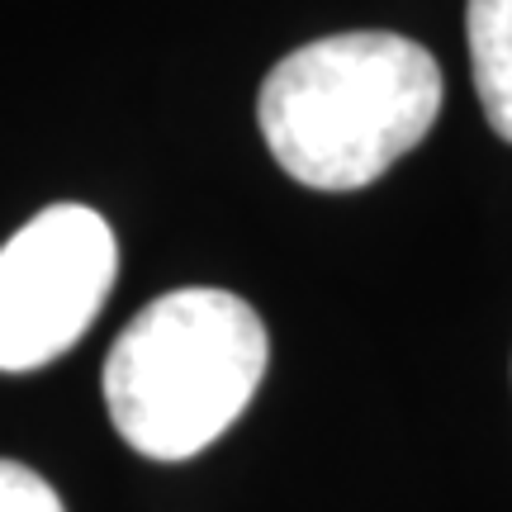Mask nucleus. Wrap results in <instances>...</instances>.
<instances>
[{
	"label": "nucleus",
	"instance_id": "1",
	"mask_svg": "<svg viewBox=\"0 0 512 512\" xmlns=\"http://www.w3.org/2000/svg\"><path fill=\"white\" fill-rule=\"evenodd\" d=\"M441 67L384 29L332 34L280 57L261 81L256 124L280 171L309 190H361L432 133Z\"/></svg>",
	"mask_w": 512,
	"mask_h": 512
},
{
	"label": "nucleus",
	"instance_id": "2",
	"mask_svg": "<svg viewBox=\"0 0 512 512\" xmlns=\"http://www.w3.org/2000/svg\"><path fill=\"white\" fill-rule=\"evenodd\" d=\"M271 361V337L228 290L152 299L105 356L114 432L147 460H190L242 418Z\"/></svg>",
	"mask_w": 512,
	"mask_h": 512
},
{
	"label": "nucleus",
	"instance_id": "3",
	"mask_svg": "<svg viewBox=\"0 0 512 512\" xmlns=\"http://www.w3.org/2000/svg\"><path fill=\"white\" fill-rule=\"evenodd\" d=\"M119 275V242L86 204H53L0 247V370H38L72 351Z\"/></svg>",
	"mask_w": 512,
	"mask_h": 512
},
{
	"label": "nucleus",
	"instance_id": "4",
	"mask_svg": "<svg viewBox=\"0 0 512 512\" xmlns=\"http://www.w3.org/2000/svg\"><path fill=\"white\" fill-rule=\"evenodd\" d=\"M465 38L484 119L512 143V0H465Z\"/></svg>",
	"mask_w": 512,
	"mask_h": 512
},
{
	"label": "nucleus",
	"instance_id": "5",
	"mask_svg": "<svg viewBox=\"0 0 512 512\" xmlns=\"http://www.w3.org/2000/svg\"><path fill=\"white\" fill-rule=\"evenodd\" d=\"M0 512H67V508H62L57 489L38 470L0 460Z\"/></svg>",
	"mask_w": 512,
	"mask_h": 512
}]
</instances>
